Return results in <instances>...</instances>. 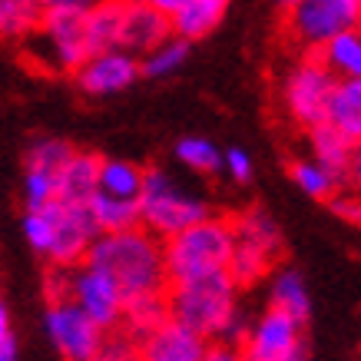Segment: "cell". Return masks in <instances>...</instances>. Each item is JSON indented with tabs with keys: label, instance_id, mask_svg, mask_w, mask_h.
<instances>
[{
	"label": "cell",
	"instance_id": "obj_1",
	"mask_svg": "<svg viewBox=\"0 0 361 361\" xmlns=\"http://www.w3.org/2000/svg\"><path fill=\"white\" fill-rule=\"evenodd\" d=\"M87 262L106 269L120 282L126 298L169 288L166 242L146 226H133V229H120V232H99L87 252Z\"/></svg>",
	"mask_w": 361,
	"mask_h": 361
},
{
	"label": "cell",
	"instance_id": "obj_2",
	"mask_svg": "<svg viewBox=\"0 0 361 361\" xmlns=\"http://www.w3.org/2000/svg\"><path fill=\"white\" fill-rule=\"evenodd\" d=\"M163 242L169 285L196 282L206 275L229 272L232 249H235V222L226 216H206L196 226L176 232Z\"/></svg>",
	"mask_w": 361,
	"mask_h": 361
},
{
	"label": "cell",
	"instance_id": "obj_3",
	"mask_svg": "<svg viewBox=\"0 0 361 361\" xmlns=\"http://www.w3.org/2000/svg\"><path fill=\"white\" fill-rule=\"evenodd\" d=\"M235 295H239V285L232 282V275L216 272L196 282L169 285V312L176 322L199 331L202 338L219 341L232 315L239 312Z\"/></svg>",
	"mask_w": 361,
	"mask_h": 361
},
{
	"label": "cell",
	"instance_id": "obj_4",
	"mask_svg": "<svg viewBox=\"0 0 361 361\" xmlns=\"http://www.w3.org/2000/svg\"><path fill=\"white\" fill-rule=\"evenodd\" d=\"M212 216L206 196L179 183L169 169L149 166L146 169V186L140 196V222L159 239H169L176 232L196 226L199 219Z\"/></svg>",
	"mask_w": 361,
	"mask_h": 361
},
{
	"label": "cell",
	"instance_id": "obj_5",
	"mask_svg": "<svg viewBox=\"0 0 361 361\" xmlns=\"http://www.w3.org/2000/svg\"><path fill=\"white\" fill-rule=\"evenodd\" d=\"M23 54L40 70L77 73L93 56L87 37V11H47L44 23L23 40Z\"/></svg>",
	"mask_w": 361,
	"mask_h": 361
},
{
	"label": "cell",
	"instance_id": "obj_6",
	"mask_svg": "<svg viewBox=\"0 0 361 361\" xmlns=\"http://www.w3.org/2000/svg\"><path fill=\"white\" fill-rule=\"evenodd\" d=\"M361 0H298L282 11V30L302 54H318L331 37L358 27Z\"/></svg>",
	"mask_w": 361,
	"mask_h": 361
},
{
	"label": "cell",
	"instance_id": "obj_7",
	"mask_svg": "<svg viewBox=\"0 0 361 361\" xmlns=\"http://www.w3.org/2000/svg\"><path fill=\"white\" fill-rule=\"evenodd\" d=\"M335 87H338V77L329 70V63L318 54H302V60L292 63V70L285 73L282 90H279L288 120L298 123L302 130L329 120V103Z\"/></svg>",
	"mask_w": 361,
	"mask_h": 361
},
{
	"label": "cell",
	"instance_id": "obj_8",
	"mask_svg": "<svg viewBox=\"0 0 361 361\" xmlns=\"http://www.w3.org/2000/svg\"><path fill=\"white\" fill-rule=\"evenodd\" d=\"M47 335L54 341V348L70 361H97L103 358L106 348V335L110 331L99 325L97 318L83 312L73 298H60L50 302L44 315Z\"/></svg>",
	"mask_w": 361,
	"mask_h": 361
},
{
	"label": "cell",
	"instance_id": "obj_9",
	"mask_svg": "<svg viewBox=\"0 0 361 361\" xmlns=\"http://www.w3.org/2000/svg\"><path fill=\"white\" fill-rule=\"evenodd\" d=\"M47 219H50V249H47V262L50 265H80L87 262V252L93 239L99 235L97 216L90 202H63L54 199L50 206H44Z\"/></svg>",
	"mask_w": 361,
	"mask_h": 361
},
{
	"label": "cell",
	"instance_id": "obj_10",
	"mask_svg": "<svg viewBox=\"0 0 361 361\" xmlns=\"http://www.w3.org/2000/svg\"><path fill=\"white\" fill-rule=\"evenodd\" d=\"M66 298H73L83 312L97 318L106 331L123 329V315H126V295H123L120 282L113 279L106 269H99L93 262L70 265V292Z\"/></svg>",
	"mask_w": 361,
	"mask_h": 361
},
{
	"label": "cell",
	"instance_id": "obj_11",
	"mask_svg": "<svg viewBox=\"0 0 361 361\" xmlns=\"http://www.w3.org/2000/svg\"><path fill=\"white\" fill-rule=\"evenodd\" d=\"M302 318L288 315L282 308L269 305L255 325H252V335L245 341L242 355L252 361H298L305 358V338H302Z\"/></svg>",
	"mask_w": 361,
	"mask_h": 361
},
{
	"label": "cell",
	"instance_id": "obj_12",
	"mask_svg": "<svg viewBox=\"0 0 361 361\" xmlns=\"http://www.w3.org/2000/svg\"><path fill=\"white\" fill-rule=\"evenodd\" d=\"M140 77H142V56L130 54V50H123V47L93 54L87 63L73 73L77 90L83 97H113V93L133 87Z\"/></svg>",
	"mask_w": 361,
	"mask_h": 361
},
{
	"label": "cell",
	"instance_id": "obj_13",
	"mask_svg": "<svg viewBox=\"0 0 361 361\" xmlns=\"http://www.w3.org/2000/svg\"><path fill=\"white\" fill-rule=\"evenodd\" d=\"M169 37H176L173 17L153 7L149 0H126V17H123V40L120 47L136 56L153 54Z\"/></svg>",
	"mask_w": 361,
	"mask_h": 361
},
{
	"label": "cell",
	"instance_id": "obj_14",
	"mask_svg": "<svg viewBox=\"0 0 361 361\" xmlns=\"http://www.w3.org/2000/svg\"><path fill=\"white\" fill-rule=\"evenodd\" d=\"M209 348H212V341L186 329L176 318L163 322L159 329L140 341V355L146 361H202L209 358Z\"/></svg>",
	"mask_w": 361,
	"mask_h": 361
},
{
	"label": "cell",
	"instance_id": "obj_15",
	"mask_svg": "<svg viewBox=\"0 0 361 361\" xmlns=\"http://www.w3.org/2000/svg\"><path fill=\"white\" fill-rule=\"evenodd\" d=\"M99 169L103 159L97 153H73L56 173V192L63 202H90L99 192Z\"/></svg>",
	"mask_w": 361,
	"mask_h": 361
},
{
	"label": "cell",
	"instance_id": "obj_16",
	"mask_svg": "<svg viewBox=\"0 0 361 361\" xmlns=\"http://www.w3.org/2000/svg\"><path fill=\"white\" fill-rule=\"evenodd\" d=\"M308 146H312V156H315L318 163L331 166L335 173H341L348 179V163L358 142L351 140L341 126H335L331 120H322L315 126H308Z\"/></svg>",
	"mask_w": 361,
	"mask_h": 361
},
{
	"label": "cell",
	"instance_id": "obj_17",
	"mask_svg": "<svg viewBox=\"0 0 361 361\" xmlns=\"http://www.w3.org/2000/svg\"><path fill=\"white\" fill-rule=\"evenodd\" d=\"M169 318H173V312H169V288L166 292H142V295L126 298L123 329L130 331L136 341H142L149 331H156Z\"/></svg>",
	"mask_w": 361,
	"mask_h": 361
},
{
	"label": "cell",
	"instance_id": "obj_18",
	"mask_svg": "<svg viewBox=\"0 0 361 361\" xmlns=\"http://www.w3.org/2000/svg\"><path fill=\"white\" fill-rule=\"evenodd\" d=\"M123 17H126V0H97L87 11V37L90 50L103 54L120 47L123 40Z\"/></svg>",
	"mask_w": 361,
	"mask_h": 361
},
{
	"label": "cell",
	"instance_id": "obj_19",
	"mask_svg": "<svg viewBox=\"0 0 361 361\" xmlns=\"http://www.w3.org/2000/svg\"><path fill=\"white\" fill-rule=\"evenodd\" d=\"M288 173H292V183H295L308 199H318V202H329L338 189L348 186L345 176L335 173L331 166L318 163L315 156H312V159H295V163L288 166Z\"/></svg>",
	"mask_w": 361,
	"mask_h": 361
},
{
	"label": "cell",
	"instance_id": "obj_20",
	"mask_svg": "<svg viewBox=\"0 0 361 361\" xmlns=\"http://www.w3.org/2000/svg\"><path fill=\"white\" fill-rule=\"evenodd\" d=\"M226 7H229V0H189L183 11L173 17V27L179 37H186L189 44H196L202 37L216 30L226 17Z\"/></svg>",
	"mask_w": 361,
	"mask_h": 361
},
{
	"label": "cell",
	"instance_id": "obj_21",
	"mask_svg": "<svg viewBox=\"0 0 361 361\" xmlns=\"http://www.w3.org/2000/svg\"><path fill=\"white\" fill-rule=\"evenodd\" d=\"M279 262L272 252H265L262 245H255L249 239H239L235 235V249H232V262H229V275L232 282L239 285V288H249L255 285L259 279L272 272V265Z\"/></svg>",
	"mask_w": 361,
	"mask_h": 361
},
{
	"label": "cell",
	"instance_id": "obj_22",
	"mask_svg": "<svg viewBox=\"0 0 361 361\" xmlns=\"http://www.w3.org/2000/svg\"><path fill=\"white\" fill-rule=\"evenodd\" d=\"M329 120L348 133L355 142H361V77H345L331 93Z\"/></svg>",
	"mask_w": 361,
	"mask_h": 361
},
{
	"label": "cell",
	"instance_id": "obj_23",
	"mask_svg": "<svg viewBox=\"0 0 361 361\" xmlns=\"http://www.w3.org/2000/svg\"><path fill=\"white\" fill-rule=\"evenodd\" d=\"M44 13L40 0H0V33L13 44H23L44 23Z\"/></svg>",
	"mask_w": 361,
	"mask_h": 361
},
{
	"label": "cell",
	"instance_id": "obj_24",
	"mask_svg": "<svg viewBox=\"0 0 361 361\" xmlns=\"http://www.w3.org/2000/svg\"><path fill=\"white\" fill-rule=\"evenodd\" d=\"M90 209H93V216H97L99 232H120V229L142 226L140 222V199L110 196V192L99 189L97 196L90 199Z\"/></svg>",
	"mask_w": 361,
	"mask_h": 361
},
{
	"label": "cell",
	"instance_id": "obj_25",
	"mask_svg": "<svg viewBox=\"0 0 361 361\" xmlns=\"http://www.w3.org/2000/svg\"><path fill=\"white\" fill-rule=\"evenodd\" d=\"M318 56L329 63V70L338 80L361 77V30L358 27H351V30L331 37L329 44L318 50Z\"/></svg>",
	"mask_w": 361,
	"mask_h": 361
},
{
	"label": "cell",
	"instance_id": "obj_26",
	"mask_svg": "<svg viewBox=\"0 0 361 361\" xmlns=\"http://www.w3.org/2000/svg\"><path fill=\"white\" fill-rule=\"evenodd\" d=\"M142 186H146V169L140 163H130V159H103V169H99V189L103 192L123 196V199H140Z\"/></svg>",
	"mask_w": 361,
	"mask_h": 361
},
{
	"label": "cell",
	"instance_id": "obj_27",
	"mask_svg": "<svg viewBox=\"0 0 361 361\" xmlns=\"http://www.w3.org/2000/svg\"><path fill=\"white\" fill-rule=\"evenodd\" d=\"M232 222H235V235L239 239L255 242L265 252H272L275 259H282V232H279V226L272 222V216L265 209H245Z\"/></svg>",
	"mask_w": 361,
	"mask_h": 361
},
{
	"label": "cell",
	"instance_id": "obj_28",
	"mask_svg": "<svg viewBox=\"0 0 361 361\" xmlns=\"http://www.w3.org/2000/svg\"><path fill=\"white\" fill-rule=\"evenodd\" d=\"M269 298H272L275 308H282V312H288V315H295V318H302V322H308V312H312V305H308L305 282H302V275H298V272H292V269L275 272Z\"/></svg>",
	"mask_w": 361,
	"mask_h": 361
},
{
	"label": "cell",
	"instance_id": "obj_29",
	"mask_svg": "<svg viewBox=\"0 0 361 361\" xmlns=\"http://www.w3.org/2000/svg\"><path fill=\"white\" fill-rule=\"evenodd\" d=\"M176 159L199 176H212L226 166V156L216 149V142L202 140V136H186L176 142Z\"/></svg>",
	"mask_w": 361,
	"mask_h": 361
},
{
	"label": "cell",
	"instance_id": "obj_30",
	"mask_svg": "<svg viewBox=\"0 0 361 361\" xmlns=\"http://www.w3.org/2000/svg\"><path fill=\"white\" fill-rule=\"evenodd\" d=\"M186 56H189V40L176 33L163 47H156L153 54L142 56V77H149V80L169 77V73H176L179 66L186 63Z\"/></svg>",
	"mask_w": 361,
	"mask_h": 361
},
{
	"label": "cell",
	"instance_id": "obj_31",
	"mask_svg": "<svg viewBox=\"0 0 361 361\" xmlns=\"http://www.w3.org/2000/svg\"><path fill=\"white\" fill-rule=\"evenodd\" d=\"M77 153L70 142L63 140H37L27 146V153H23V169H50V173H60L66 166V159Z\"/></svg>",
	"mask_w": 361,
	"mask_h": 361
},
{
	"label": "cell",
	"instance_id": "obj_32",
	"mask_svg": "<svg viewBox=\"0 0 361 361\" xmlns=\"http://www.w3.org/2000/svg\"><path fill=\"white\" fill-rule=\"evenodd\" d=\"M54 199H60V192H56V173H50V169H27L23 173V206L44 209Z\"/></svg>",
	"mask_w": 361,
	"mask_h": 361
},
{
	"label": "cell",
	"instance_id": "obj_33",
	"mask_svg": "<svg viewBox=\"0 0 361 361\" xmlns=\"http://www.w3.org/2000/svg\"><path fill=\"white\" fill-rule=\"evenodd\" d=\"M329 209L338 216V219H345V222H358L361 226V196L355 192V189H338L335 196L329 199Z\"/></svg>",
	"mask_w": 361,
	"mask_h": 361
},
{
	"label": "cell",
	"instance_id": "obj_34",
	"mask_svg": "<svg viewBox=\"0 0 361 361\" xmlns=\"http://www.w3.org/2000/svg\"><path fill=\"white\" fill-rule=\"evenodd\" d=\"M226 173H229L235 183H249L252 179L249 153H242V149H229V153H226Z\"/></svg>",
	"mask_w": 361,
	"mask_h": 361
},
{
	"label": "cell",
	"instance_id": "obj_35",
	"mask_svg": "<svg viewBox=\"0 0 361 361\" xmlns=\"http://www.w3.org/2000/svg\"><path fill=\"white\" fill-rule=\"evenodd\" d=\"M13 358H17V338H13L7 308H0V361H13Z\"/></svg>",
	"mask_w": 361,
	"mask_h": 361
},
{
	"label": "cell",
	"instance_id": "obj_36",
	"mask_svg": "<svg viewBox=\"0 0 361 361\" xmlns=\"http://www.w3.org/2000/svg\"><path fill=\"white\" fill-rule=\"evenodd\" d=\"M44 11H90L97 0H40Z\"/></svg>",
	"mask_w": 361,
	"mask_h": 361
},
{
	"label": "cell",
	"instance_id": "obj_37",
	"mask_svg": "<svg viewBox=\"0 0 361 361\" xmlns=\"http://www.w3.org/2000/svg\"><path fill=\"white\" fill-rule=\"evenodd\" d=\"M348 189H355L361 196V142L355 146V153H351V163H348Z\"/></svg>",
	"mask_w": 361,
	"mask_h": 361
},
{
	"label": "cell",
	"instance_id": "obj_38",
	"mask_svg": "<svg viewBox=\"0 0 361 361\" xmlns=\"http://www.w3.org/2000/svg\"><path fill=\"white\" fill-rule=\"evenodd\" d=\"M149 4H153V7H159L163 13H169V17H176V13L189 4V0H149Z\"/></svg>",
	"mask_w": 361,
	"mask_h": 361
},
{
	"label": "cell",
	"instance_id": "obj_39",
	"mask_svg": "<svg viewBox=\"0 0 361 361\" xmlns=\"http://www.w3.org/2000/svg\"><path fill=\"white\" fill-rule=\"evenodd\" d=\"M298 0H279V11H288V7H295Z\"/></svg>",
	"mask_w": 361,
	"mask_h": 361
},
{
	"label": "cell",
	"instance_id": "obj_40",
	"mask_svg": "<svg viewBox=\"0 0 361 361\" xmlns=\"http://www.w3.org/2000/svg\"><path fill=\"white\" fill-rule=\"evenodd\" d=\"M358 30H361V20H358Z\"/></svg>",
	"mask_w": 361,
	"mask_h": 361
}]
</instances>
